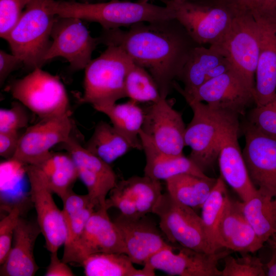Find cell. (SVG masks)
Instances as JSON below:
<instances>
[{
    "label": "cell",
    "mask_w": 276,
    "mask_h": 276,
    "mask_svg": "<svg viewBox=\"0 0 276 276\" xmlns=\"http://www.w3.org/2000/svg\"><path fill=\"white\" fill-rule=\"evenodd\" d=\"M125 89L126 97L137 103H154L162 98L152 75L145 68L134 63L127 74Z\"/></svg>",
    "instance_id": "d6a6232c"
},
{
    "label": "cell",
    "mask_w": 276,
    "mask_h": 276,
    "mask_svg": "<svg viewBox=\"0 0 276 276\" xmlns=\"http://www.w3.org/2000/svg\"><path fill=\"white\" fill-rule=\"evenodd\" d=\"M268 241H270L272 247L276 246V235L273 236Z\"/></svg>",
    "instance_id": "7dc6e473"
},
{
    "label": "cell",
    "mask_w": 276,
    "mask_h": 276,
    "mask_svg": "<svg viewBox=\"0 0 276 276\" xmlns=\"http://www.w3.org/2000/svg\"><path fill=\"white\" fill-rule=\"evenodd\" d=\"M144 111L141 131L154 145L164 153L182 155L186 127L181 113L164 98L151 103Z\"/></svg>",
    "instance_id": "9a60e30c"
},
{
    "label": "cell",
    "mask_w": 276,
    "mask_h": 276,
    "mask_svg": "<svg viewBox=\"0 0 276 276\" xmlns=\"http://www.w3.org/2000/svg\"><path fill=\"white\" fill-rule=\"evenodd\" d=\"M86 276H153L155 270L144 265L137 269L123 253L103 252L89 256L80 264Z\"/></svg>",
    "instance_id": "4316f807"
},
{
    "label": "cell",
    "mask_w": 276,
    "mask_h": 276,
    "mask_svg": "<svg viewBox=\"0 0 276 276\" xmlns=\"http://www.w3.org/2000/svg\"><path fill=\"white\" fill-rule=\"evenodd\" d=\"M99 43L120 47L152 75L162 98L178 80L191 50L198 45L175 19L140 22L127 30L103 29Z\"/></svg>",
    "instance_id": "6da1fadb"
},
{
    "label": "cell",
    "mask_w": 276,
    "mask_h": 276,
    "mask_svg": "<svg viewBox=\"0 0 276 276\" xmlns=\"http://www.w3.org/2000/svg\"><path fill=\"white\" fill-rule=\"evenodd\" d=\"M230 28L221 43L235 70L254 90L260 49L257 22L249 12H234Z\"/></svg>",
    "instance_id": "9c48e42d"
},
{
    "label": "cell",
    "mask_w": 276,
    "mask_h": 276,
    "mask_svg": "<svg viewBox=\"0 0 276 276\" xmlns=\"http://www.w3.org/2000/svg\"><path fill=\"white\" fill-rule=\"evenodd\" d=\"M84 147L109 164L132 149L112 125L103 121L97 124Z\"/></svg>",
    "instance_id": "4dcf8cb0"
},
{
    "label": "cell",
    "mask_w": 276,
    "mask_h": 276,
    "mask_svg": "<svg viewBox=\"0 0 276 276\" xmlns=\"http://www.w3.org/2000/svg\"><path fill=\"white\" fill-rule=\"evenodd\" d=\"M106 207H98L89 217L75 246L69 263L81 262L90 255L103 252L126 254L121 233L110 219Z\"/></svg>",
    "instance_id": "d6986e66"
},
{
    "label": "cell",
    "mask_w": 276,
    "mask_h": 276,
    "mask_svg": "<svg viewBox=\"0 0 276 276\" xmlns=\"http://www.w3.org/2000/svg\"><path fill=\"white\" fill-rule=\"evenodd\" d=\"M120 214L113 221L123 239L126 254L133 263L144 265L160 250L172 248L150 222Z\"/></svg>",
    "instance_id": "7402d4cb"
},
{
    "label": "cell",
    "mask_w": 276,
    "mask_h": 276,
    "mask_svg": "<svg viewBox=\"0 0 276 276\" xmlns=\"http://www.w3.org/2000/svg\"><path fill=\"white\" fill-rule=\"evenodd\" d=\"M109 198L106 201V206L109 210L112 207L118 209L121 214L131 218H142L135 204L124 190L117 183L110 191Z\"/></svg>",
    "instance_id": "b9f144b4"
},
{
    "label": "cell",
    "mask_w": 276,
    "mask_h": 276,
    "mask_svg": "<svg viewBox=\"0 0 276 276\" xmlns=\"http://www.w3.org/2000/svg\"><path fill=\"white\" fill-rule=\"evenodd\" d=\"M272 248V254L270 260L265 265L266 275L276 276V246Z\"/></svg>",
    "instance_id": "bcb514c9"
},
{
    "label": "cell",
    "mask_w": 276,
    "mask_h": 276,
    "mask_svg": "<svg viewBox=\"0 0 276 276\" xmlns=\"http://www.w3.org/2000/svg\"><path fill=\"white\" fill-rule=\"evenodd\" d=\"M228 198L225 182L220 176L201 208V217L215 251L221 250L217 243L216 228Z\"/></svg>",
    "instance_id": "836d02e7"
},
{
    "label": "cell",
    "mask_w": 276,
    "mask_h": 276,
    "mask_svg": "<svg viewBox=\"0 0 276 276\" xmlns=\"http://www.w3.org/2000/svg\"><path fill=\"white\" fill-rule=\"evenodd\" d=\"M38 166L43 172L48 186L62 200L73 191L79 178L76 165L68 153H53Z\"/></svg>",
    "instance_id": "f546056e"
},
{
    "label": "cell",
    "mask_w": 276,
    "mask_h": 276,
    "mask_svg": "<svg viewBox=\"0 0 276 276\" xmlns=\"http://www.w3.org/2000/svg\"><path fill=\"white\" fill-rule=\"evenodd\" d=\"M239 114L229 111L224 121L219 135L218 164L221 177L246 202L257 193L245 163L238 136L240 125Z\"/></svg>",
    "instance_id": "8fae6325"
},
{
    "label": "cell",
    "mask_w": 276,
    "mask_h": 276,
    "mask_svg": "<svg viewBox=\"0 0 276 276\" xmlns=\"http://www.w3.org/2000/svg\"><path fill=\"white\" fill-rule=\"evenodd\" d=\"M134 201L141 217L152 213L162 195L160 181L147 176H134L118 182Z\"/></svg>",
    "instance_id": "1f68e13d"
},
{
    "label": "cell",
    "mask_w": 276,
    "mask_h": 276,
    "mask_svg": "<svg viewBox=\"0 0 276 276\" xmlns=\"http://www.w3.org/2000/svg\"><path fill=\"white\" fill-rule=\"evenodd\" d=\"M180 94L186 101L205 102L239 115H244L255 104L254 90L234 67L207 81L192 93Z\"/></svg>",
    "instance_id": "2e32d148"
},
{
    "label": "cell",
    "mask_w": 276,
    "mask_h": 276,
    "mask_svg": "<svg viewBox=\"0 0 276 276\" xmlns=\"http://www.w3.org/2000/svg\"><path fill=\"white\" fill-rule=\"evenodd\" d=\"M187 102L193 115L186 128L185 145L191 150L189 157L204 173L218 159L220 133L228 112L231 111L202 102Z\"/></svg>",
    "instance_id": "52a82bcc"
},
{
    "label": "cell",
    "mask_w": 276,
    "mask_h": 276,
    "mask_svg": "<svg viewBox=\"0 0 276 276\" xmlns=\"http://www.w3.org/2000/svg\"><path fill=\"white\" fill-rule=\"evenodd\" d=\"M50 0H31L6 41L12 54L27 67L41 68L51 44V32L56 15L51 11Z\"/></svg>",
    "instance_id": "277c9868"
},
{
    "label": "cell",
    "mask_w": 276,
    "mask_h": 276,
    "mask_svg": "<svg viewBox=\"0 0 276 276\" xmlns=\"http://www.w3.org/2000/svg\"><path fill=\"white\" fill-rule=\"evenodd\" d=\"M31 0H0V36L6 40Z\"/></svg>",
    "instance_id": "f35d334b"
},
{
    "label": "cell",
    "mask_w": 276,
    "mask_h": 276,
    "mask_svg": "<svg viewBox=\"0 0 276 276\" xmlns=\"http://www.w3.org/2000/svg\"><path fill=\"white\" fill-rule=\"evenodd\" d=\"M22 60L16 55L9 54L4 50L0 51V85L2 86L9 75L17 69Z\"/></svg>",
    "instance_id": "ee69618b"
},
{
    "label": "cell",
    "mask_w": 276,
    "mask_h": 276,
    "mask_svg": "<svg viewBox=\"0 0 276 276\" xmlns=\"http://www.w3.org/2000/svg\"><path fill=\"white\" fill-rule=\"evenodd\" d=\"M241 257L235 258L230 254L223 259L224 265L221 276H265V265L260 258L250 253H240Z\"/></svg>",
    "instance_id": "e575fe53"
},
{
    "label": "cell",
    "mask_w": 276,
    "mask_h": 276,
    "mask_svg": "<svg viewBox=\"0 0 276 276\" xmlns=\"http://www.w3.org/2000/svg\"><path fill=\"white\" fill-rule=\"evenodd\" d=\"M247 122L263 133L276 136V95L267 103L251 109Z\"/></svg>",
    "instance_id": "74e56055"
},
{
    "label": "cell",
    "mask_w": 276,
    "mask_h": 276,
    "mask_svg": "<svg viewBox=\"0 0 276 276\" xmlns=\"http://www.w3.org/2000/svg\"><path fill=\"white\" fill-rule=\"evenodd\" d=\"M98 207L92 203L75 214L64 219L66 238L62 260L68 263L75 246L79 240L92 213Z\"/></svg>",
    "instance_id": "d590c367"
},
{
    "label": "cell",
    "mask_w": 276,
    "mask_h": 276,
    "mask_svg": "<svg viewBox=\"0 0 276 276\" xmlns=\"http://www.w3.org/2000/svg\"><path fill=\"white\" fill-rule=\"evenodd\" d=\"M258 26L260 49L254 97L256 106L276 95V19L254 16Z\"/></svg>",
    "instance_id": "44dd1931"
},
{
    "label": "cell",
    "mask_w": 276,
    "mask_h": 276,
    "mask_svg": "<svg viewBox=\"0 0 276 276\" xmlns=\"http://www.w3.org/2000/svg\"><path fill=\"white\" fill-rule=\"evenodd\" d=\"M22 134L19 131L0 132V155L9 159L14 155Z\"/></svg>",
    "instance_id": "7bdbcfd3"
},
{
    "label": "cell",
    "mask_w": 276,
    "mask_h": 276,
    "mask_svg": "<svg viewBox=\"0 0 276 276\" xmlns=\"http://www.w3.org/2000/svg\"><path fill=\"white\" fill-rule=\"evenodd\" d=\"M13 97L41 119L70 111L65 88L60 78L36 68L15 80L10 87Z\"/></svg>",
    "instance_id": "8992f818"
},
{
    "label": "cell",
    "mask_w": 276,
    "mask_h": 276,
    "mask_svg": "<svg viewBox=\"0 0 276 276\" xmlns=\"http://www.w3.org/2000/svg\"><path fill=\"white\" fill-rule=\"evenodd\" d=\"M30 185V198L34 205L37 222L50 252L57 251L64 245L66 226L62 210L57 206L45 176L38 166L27 165Z\"/></svg>",
    "instance_id": "4fadbf2b"
},
{
    "label": "cell",
    "mask_w": 276,
    "mask_h": 276,
    "mask_svg": "<svg viewBox=\"0 0 276 276\" xmlns=\"http://www.w3.org/2000/svg\"><path fill=\"white\" fill-rule=\"evenodd\" d=\"M41 233L38 223L21 217L15 227L11 250L1 265V276H33L39 269L34 256L35 243Z\"/></svg>",
    "instance_id": "603a6c76"
},
{
    "label": "cell",
    "mask_w": 276,
    "mask_h": 276,
    "mask_svg": "<svg viewBox=\"0 0 276 276\" xmlns=\"http://www.w3.org/2000/svg\"><path fill=\"white\" fill-rule=\"evenodd\" d=\"M140 137L146 158L144 175L159 181H166L181 174L208 176L189 157L183 154L175 156L161 152L141 130Z\"/></svg>",
    "instance_id": "d4e9b609"
},
{
    "label": "cell",
    "mask_w": 276,
    "mask_h": 276,
    "mask_svg": "<svg viewBox=\"0 0 276 276\" xmlns=\"http://www.w3.org/2000/svg\"><path fill=\"white\" fill-rule=\"evenodd\" d=\"M22 210L15 206L0 221V264L6 259L12 247L15 227L21 217Z\"/></svg>",
    "instance_id": "ab89813d"
},
{
    "label": "cell",
    "mask_w": 276,
    "mask_h": 276,
    "mask_svg": "<svg viewBox=\"0 0 276 276\" xmlns=\"http://www.w3.org/2000/svg\"><path fill=\"white\" fill-rule=\"evenodd\" d=\"M27 107L17 101L10 108L0 109V132L19 131L29 123Z\"/></svg>",
    "instance_id": "60d3db41"
},
{
    "label": "cell",
    "mask_w": 276,
    "mask_h": 276,
    "mask_svg": "<svg viewBox=\"0 0 276 276\" xmlns=\"http://www.w3.org/2000/svg\"><path fill=\"white\" fill-rule=\"evenodd\" d=\"M50 261L47 268L45 276H74L75 275L67 263L58 257L57 251L50 252Z\"/></svg>",
    "instance_id": "f6af8a7d"
},
{
    "label": "cell",
    "mask_w": 276,
    "mask_h": 276,
    "mask_svg": "<svg viewBox=\"0 0 276 276\" xmlns=\"http://www.w3.org/2000/svg\"><path fill=\"white\" fill-rule=\"evenodd\" d=\"M242 127V155L250 179L259 191L276 196V136L263 133L247 121Z\"/></svg>",
    "instance_id": "5bb4252c"
},
{
    "label": "cell",
    "mask_w": 276,
    "mask_h": 276,
    "mask_svg": "<svg viewBox=\"0 0 276 276\" xmlns=\"http://www.w3.org/2000/svg\"><path fill=\"white\" fill-rule=\"evenodd\" d=\"M149 0H139V2H148ZM175 2H183L186 1H189L191 0H170Z\"/></svg>",
    "instance_id": "c3c4849f"
},
{
    "label": "cell",
    "mask_w": 276,
    "mask_h": 276,
    "mask_svg": "<svg viewBox=\"0 0 276 276\" xmlns=\"http://www.w3.org/2000/svg\"><path fill=\"white\" fill-rule=\"evenodd\" d=\"M175 248L164 249L152 256L144 265L169 274L179 276H221L218 268L219 261L231 253L224 248L217 252L206 253L180 245Z\"/></svg>",
    "instance_id": "e0dca14e"
},
{
    "label": "cell",
    "mask_w": 276,
    "mask_h": 276,
    "mask_svg": "<svg viewBox=\"0 0 276 276\" xmlns=\"http://www.w3.org/2000/svg\"><path fill=\"white\" fill-rule=\"evenodd\" d=\"M51 44L45 61L60 57L65 59L74 71L85 69L91 60L92 54L99 44L82 20L56 15L51 32Z\"/></svg>",
    "instance_id": "30bf717a"
},
{
    "label": "cell",
    "mask_w": 276,
    "mask_h": 276,
    "mask_svg": "<svg viewBox=\"0 0 276 276\" xmlns=\"http://www.w3.org/2000/svg\"><path fill=\"white\" fill-rule=\"evenodd\" d=\"M56 1H67V2H70V1H76V0H56Z\"/></svg>",
    "instance_id": "681fc988"
},
{
    "label": "cell",
    "mask_w": 276,
    "mask_h": 276,
    "mask_svg": "<svg viewBox=\"0 0 276 276\" xmlns=\"http://www.w3.org/2000/svg\"><path fill=\"white\" fill-rule=\"evenodd\" d=\"M94 108L108 117L112 125L127 140L132 149L142 150L140 132L144 122V111L137 103L130 100Z\"/></svg>",
    "instance_id": "484cf974"
},
{
    "label": "cell",
    "mask_w": 276,
    "mask_h": 276,
    "mask_svg": "<svg viewBox=\"0 0 276 276\" xmlns=\"http://www.w3.org/2000/svg\"><path fill=\"white\" fill-rule=\"evenodd\" d=\"M233 13L249 12L253 16L276 19V0H212Z\"/></svg>",
    "instance_id": "8d00e7d4"
},
{
    "label": "cell",
    "mask_w": 276,
    "mask_h": 276,
    "mask_svg": "<svg viewBox=\"0 0 276 276\" xmlns=\"http://www.w3.org/2000/svg\"><path fill=\"white\" fill-rule=\"evenodd\" d=\"M160 1L171 9L174 18L182 26L191 38L201 45L221 44L234 17L229 9L214 2Z\"/></svg>",
    "instance_id": "5b68a950"
},
{
    "label": "cell",
    "mask_w": 276,
    "mask_h": 276,
    "mask_svg": "<svg viewBox=\"0 0 276 276\" xmlns=\"http://www.w3.org/2000/svg\"><path fill=\"white\" fill-rule=\"evenodd\" d=\"M242 202L244 215L264 243L276 235V196L257 189L251 198Z\"/></svg>",
    "instance_id": "f1b7e54d"
},
{
    "label": "cell",
    "mask_w": 276,
    "mask_h": 276,
    "mask_svg": "<svg viewBox=\"0 0 276 276\" xmlns=\"http://www.w3.org/2000/svg\"><path fill=\"white\" fill-rule=\"evenodd\" d=\"M217 179L181 174L166 181L167 192L178 202L194 210L201 209L213 190Z\"/></svg>",
    "instance_id": "83f0119b"
},
{
    "label": "cell",
    "mask_w": 276,
    "mask_h": 276,
    "mask_svg": "<svg viewBox=\"0 0 276 276\" xmlns=\"http://www.w3.org/2000/svg\"><path fill=\"white\" fill-rule=\"evenodd\" d=\"M152 213L159 217V227L169 241L201 252H217L213 249L201 217L168 192L162 194Z\"/></svg>",
    "instance_id": "ba28073f"
},
{
    "label": "cell",
    "mask_w": 276,
    "mask_h": 276,
    "mask_svg": "<svg viewBox=\"0 0 276 276\" xmlns=\"http://www.w3.org/2000/svg\"><path fill=\"white\" fill-rule=\"evenodd\" d=\"M62 145L73 158L79 178L91 200L98 207H106V196L118 183L110 164L89 152L72 135Z\"/></svg>",
    "instance_id": "ac0fdd59"
},
{
    "label": "cell",
    "mask_w": 276,
    "mask_h": 276,
    "mask_svg": "<svg viewBox=\"0 0 276 276\" xmlns=\"http://www.w3.org/2000/svg\"><path fill=\"white\" fill-rule=\"evenodd\" d=\"M97 58L91 59L85 68L84 91L80 102L94 108L115 104L126 98L125 82L133 63L120 47L106 45Z\"/></svg>",
    "instance_id": "3957f363"
},
{
    "label": "cell",
    "mask_w": 276,
    "mask_h": 276,
    "mask_svg": "<svg viewBox=\"0 0 276 276\" xmlns=\"http://www.w3.org/2000/svg\"><path fill=\"white\" fill-rule=\"evenodd\" d=\"M50 7L55 15L97 22L106 30L174 18L173 12L168 6L139 1L111 0L88 3L50 0Z\"/></svg>",
    "instance_id": "7a4b0ae2"
},
{
    "label": "cell",
    "mask_w": 276,
    "mask_h": 276,
    "mask_svg": "<svg viewBox=\"0 0 276 276\" xmlns=\"http://www.w3.org/2000/svg\"><path fill=\"white\" fill-rule=\"evenodd\" d=\"M216 240L220 249L254 253L264 243L244 214L242 201L228 198L216 228Z\"/></svg>",
    "instance_id": "ffe728a7"
},
{
    "label": "cell",
    "mask_w": 276,
    "mask_h": 276,
    "mask_svg": "<svg viewBox=\"0 0 276 276\" xmlns=\"http://www.w3.org/2000/svg\"><path fill=\"white\" fill-rule=\"evenodd\" d=\"M71 111L41 119L22 133L17 150L12 158L25 164L38 166L52 154L50 150L66 142L73 128Z\"/></svg>",
    "instance_id": "7c38bea8"
},
{
    "label": "cell",
    "mask_w": 276,
    "mask_h": 276,
    "mask_svg": "<svg viewBox=\"0 0 276 276\" xmlns=\"http://www.w3.org/2000/svg\"><path fill=\"white\" fill-rule=\"evenodd\" d=\"M228 59L221 44H214L205 48L201 45L190 51L178 79L183 84L182 88L176 81L173 87L179 94H191L205 82L210 72Z\"/></svg>",
    "instance_id": "cb8c5ba5"
}]
</instances>
